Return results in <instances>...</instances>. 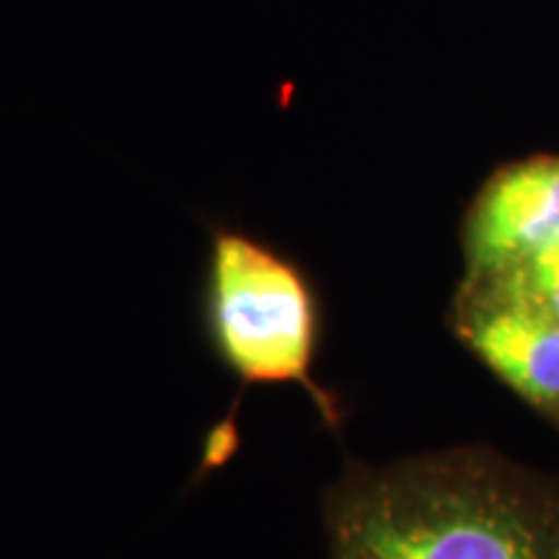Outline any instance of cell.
I'll use <instances>...</instances> for the list:
<instances>
[{
  "label": "cell",
  "instance_id": "1",
  "mask_svg": "<svg viewBox=\"0 0 559 559\" xmlns=\"http://www.w3.org/2000/svg\"><path fill=\"white\" fill-rule=\"evenodd\" d=\"M330 559H559V536L500 489L449 469L342 487L326 508Z\"/></svg>",
  "mask_w": 559,
  "mask_h": 559
},
{
  "label": "cell",
  "instance_id": "2",
  "mask_svg": "<svg viewBox=\"0 0 559 559\" xmlns=\"http://www.w3.org/2000/svg\"><path fill=\"white\" fill-rule=\"evenodd\" d=\"M205 321L210 342L249 386H300L321 400L311 368L319 306L293 260L254 236L215 228L210 236Z\"/></svg>",
  "mask_w": 559,
  "mask_h": 559
},
{
  "label": "cell",
  "instance_id": "3",
  "mask_svg": "<svg viewBox=\"0 0 559 559\" xmlns=\"http://www.w3.org/2000/svg\"><path fill=\"white\" fill-rule=\"evenodd\" d=\"M559 239V158L502 171L474 202L466 241L474 270H510Z\"/></svg>",
  "mask_w": 559,
  "mask_h": 559
},
{
  "label": "cell",
  "instance_id": "4",
  "mask_svg": "<svg viewBox=\"0 0 559 559\" xmlns=\"http://www.w3.org/2000/svg\"><path fill=\"white\" fill-rule=\"evenodd\" d=\"M466 337L500 379L534 402H559V319L531 300L477 311Z\"/></svg>",
  "mask_w": 559,
  "mask_h": 559
},
{
  "label": "cell",
  "instance_id": "5",
  "mask_svg": "<svg viewBox=\"0 0 559 559\" xmlns=\"http://www.w3.org/2000/svg\"><path fill=\"white\" fill-rule=\"evenodd\" d=\"M521 270L515 296L531 300L559 319V239L534 251L528 260L521 262Z\"/></svg>",
  "mask_w": 559,
  "mask_h": 559
}]
</instances>
